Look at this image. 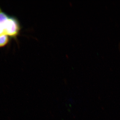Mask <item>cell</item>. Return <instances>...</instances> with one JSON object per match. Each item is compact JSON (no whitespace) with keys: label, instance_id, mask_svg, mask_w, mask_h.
<instances>
[{"label":"cell","instance_id":"obj_1","mask_svg":"<svg viewBox=\"0 0 120 120\" xmlns=\"http://www.w3.org/2000/svg\"><path fill=\"white\" fill-rule=\"evenodd\" d=\"M0 25L5 34L11 38L15 39L19 35L21 26L18 18L4 12L0 8Z\"/></svg>","mask_w":120,"mask_h":120},{"label":"cell","instance_id":"obj_2","mask_svg":"<svg viewBox=\"0 0 120 120\" xmlns=\"http://www.w3.org/2000/svg\"><path fill=\"white\" fill-rule=\"evenodd\" d=\"M10 38L6 35L0 36V48L5 46L8 44Z\"/></svg>","mask_w":120,"mask_h":120}]
</instances>
